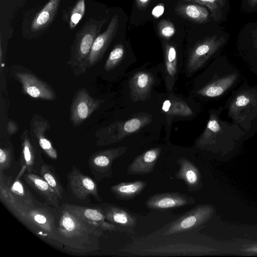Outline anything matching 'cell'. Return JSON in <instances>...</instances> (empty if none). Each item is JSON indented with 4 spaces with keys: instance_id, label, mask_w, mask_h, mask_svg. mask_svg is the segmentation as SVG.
<instances>
[{
    "instance_id": "1",
    "label": "cell",
    "mask_w": 257,
    "mask_h": 257,
    "mask_svg": "<svg viewBox=\"0 0 257 257\" xmlns=\"http://www.w3.org/2000/svg\"><path fill=\"white\" fill-rule=\"evenodd\" d=\"M198 231L164 235L157 231L137 239L120 250L135 256H199L215 253L217 250L203 243Z\"/></svg>"
},
{
    "instance_id": "2",
    "label": "cell",
    "mask_w": 257,
    "mask_h": 257,
    "mask_svg": "<svg viewBox=\"0 0 257 257\" xmlns=\"http://www.w3.org/2000/svg\"><path fill=\"white\" fill-rule=\"evenodd\" d=\"M104 231L94 227L62 205L58 209L57 238L62 249L85 254L99 249Z\"/></svg>"
},
{
    "instance_id": "3",
    "label": "cell",
    "mask_w": 257,
    "mask_h": 257,
    "mask_svg": "<svg viewBox=\"0 0 257 257\" xmlns=\"http://www.w3.org/2000/svg\"><path fill=\"white\" fill-rule=\"evenodd\" d=\"M8 210L41 240L62 249L57 238L58 209L39 203L33 207L17 206Z\"/></svg>"
},
{
    "instance_id": "4",
    "label": "cell",
    "mask_w": 257,
    "mask_h": 257,
    "mask_svg": "<svg viewBox=\"0 0 257 257\" xmlns=\"http://www.w3.org/2000/svg\"><path fill=\"white\" fill-rule=\"evenodd\" d=\"M107 21V19L90 18L76 34L68 61L75 75H81L88 69V58L92 44Z\"/></svg>"
},
{
    "instance_id": "5",
    "label": "cell",
    "mask_w": 257,
    "mask_h": 257,
    "mask_svg": "<svg viewBox=\"0 0 257 257\" xmlns=\"http://www.w3.org/2000/svg\"><path fill=\"white\" fill-rule=\"evenodd\" d=\"M26 171V168L21 167L16 177L0 171V200L7 209L15 206L33 207L39 203L21 180Z\"/></svg>"
},
{
    "instance_id": "6",
    "label": "cell",
    "mask_w": 257,
    "mask_h": 257,
    "mask_svg": "<svg viewBox=\"0 0 257 257\" xmlns=\"http://www.w3.org/2000/svg\"><path fill=\"white\" fill-rule=\"evenodd\" d=\"M214 212L215 208L211 204L197 205L157 231L164 235L198 231L211 219Z\"/></svg>"
},
{
    "instance_id": "7",
    "label": "cell",
    "mask_w": 257,
    "mask_h": 257,
    "mask_svg": "<svg viewBox=\"0 0 257 257\" xmlns=\"http://www.w3.org/2000/svg\"><path fill=\"white\" fill-rule=\"evenodd\" d=\"M224 41L222 37L213 36L196 43L189 52L186 59L185 64L186 75L191 76L202 68Z\"/></svg>"
},
{
    "instance_id": "8",
    "label": "cell",
    "mask_w": 257,
    "mask_h": 257,
    "mask_svg": "<svg viewBox=\"0 0 257 257\" xmlns=\"http://www.w3.org/2000/svg\"><path fill=\"white\" fill-rule=\"evenodd\" d=\"M125 147H119L96 152L90 155L88 165L94 179L101 181L112 176V163L126 151Z\"/></svg>"
},
{
    "instance_id": "9",
    "label": "cell",
    "mask_w": 257,
    "mask_h": 257,
    "mask_svg": "<svg viewBox=\"0 0 257 257\" xmlns=\"http://www.w3.org/2000/svg\"><path fill=\"white\" fill-rule=\"evenodd\" d=\"M67 178L68 187L77 199L84 200L92 196L98 202L102 201L96 182L83 174L77 166H72Z\"/></svg>"
},
{
    "instance_id": "10",
    "label": "cell",
    "mask_w": 257,
    "mask_h": 257,
    "mask_svg": "<svg viewBox=\"0 0 257 257\" xmlns=\"http://www.w3.org/2000/svg\"><path fill=\"white\" fill-rule=\"evenodd\" d=\"M103 102L92 97L84 88L78 89L73 97L70 108V120L74 126H78L97 109Z\"/></svg>"
},
{
    "instance_id": "11",
    "label": "cell",
    "mask_w": 257,
    "mask_h": 257,
    "mask_svg": "<svg viewBox=\"0 0 257 257\" xmlns=\"http://www.w3.org/2000/svg\"><path fill=\"white\" fill-rule=\"evenodd\" d=\"M15 75L22 85L23 92L32 98L48 100L56 98L53 88L34 74L26 71H19L16 72Z\"/></svg>"
},
{
    "instance_id": "12",
    "label": "cell",
    "mask_w": 257,
    "mask_h": 257,
    "mask_svg": "<svg viewBox=\"0 0 257 257\" xmlns=\"http://www.w3.org/2000/svg\"><path fill=\"white\" fill-rule=\"evenodd\" d=\"M21 152L20 154L21 167H25L27 172H39L41 166L45 163L42 159L41 151L36 145L35 140L31 137L28 131L25 130L21 136Z\"/></svg>"
},
{
    "instance_id": "13",
    "label": "cell",
    "mask_w": 257,
    "mask_h": 257,
    "mask_svg": "<svg viewBox=\"0 0 257 257\" xmlns=\"http://www.w3.org/2000/svg\"><path fill=\"white\" fill-rule=\"evenodd\" d=\"M195 203V199L180 192L156 193L149 197L145 206L149 209L167 210L190 205Z\"/></svg>"
},
{
    "instance_id": "14",
    "label": "cell",
    "mask_w": 257,
    "mask_h": 257,
    "mask_svg": "<svg viewBox=\"0 0 257 257\" xmlns=\"http://www.w3.org/2000/svg\"><path fill=\"white\" fill-rule=\"evenodd\" d=\"M89 225L97 229L105 231H119L114 225L108 222L98 206L89 207L78 205L65 203L62 205Z\"/></svg>"
},
{
    "instance_id": "15",
    "label": "cell",
    "mask_w": 257,
    "mask_h": 257,
    "mask_svg": "<svg viewBox=\"0 0 257 257\" xmlns=\"http://www.w3.org/2000/svg\"><path fill=\"white\" fill-rule=\"evenodd\" d=\"M118 24V16L117 15H115L112 18L106 29L97 36L93 42L89 55L88 69L94 66L101 60L117 33Z\"/></svg>"
},
{
    "instance_id": "16",
    "label": "cell",
    "mask_w": 257,
    "mask_h": 257,
    "mask_svg": "<svg viewBox=\"0 0 257 257\" xmlns=\"http://www.w3.org/2000/svg\"><path fill=\"white\" fill-rule=\"evenodd\" d=\"M163 78L167 90L172 92L178 79L181 64L179 53L174 44L165 43L163 45Z\"/></svg>"
},
{
    "instance_id": "17",
    "label": "cell",
    "mask_w": 257,
    "mask_h": 257,
    "mask_svg": "<svg viewBox=\"0 0 257 257\" xmlns=\"http://www.w3.org/2000/svg\"><path fill=\"white\" fill-rule=\"evenodd\" d=\"M101 208L106 219L120 231L132 233L137 225V219L127 210L114 204L102 203Z\"/></svg>"
},
{
    "instance_id": "18",
    "label": "cell",
    "mask_w": 257,
    "mask_h": 257,
    "mask_svg": "<svg viewBox=\"0 0 257 257\" xmlns=\"http://www.w3.org/2000/svg\"><path fill=\"white\" fill-rule=\"evenodd\" d=\"M179 166L175 177L183 180L190 192H197L203 187L201 175L198 168L189 159L181 157L177 160Z\"/></svg>"
},
{
    "instance_id": "19",
    "label": "cell",
    "mask_w": 257,
    "mask_h": 257,
    "mask_svg": "<svg viewBox=\"0 0 257 257\" xmlns=\"http://www.w3.org/2000/svg\"><path fill=\"white\" fill-rule=\"evenodd\" d=\"M30 125V134L38 144L40 148L48 157L52 160H57V151L45 136V132L50 126L49 122L41 116L36 114L32 119Z\"/></svg>"
},
{
    "instance_id": "20",
    "label": "cell",
    "mask_w": 257,
    "mask_h": 257,
    "mask_svg": "<svg viewBox=\"0 0 257 257\" xmlns=\"http://www.w3.org/2000/svg\"><path fill=\"white\" fill-rule=\"evenodd\" d=\"M162 152L161 148H152L137 156L128 166L126 174L144 175L152 173Z\"/></svg>"
},
{
    "instance_id": "21",
    "label": "cell",
    "mask_w": 257,
    "mask_h": 257,
    "mask_svg": "<svg viewBox=\"0 0 257 257\" xmlns=\"http://www.w3.org/2000/svg\"><path fill=\"white\" fill-rule=\"evenodd\" d=\"M23 177L25 182L45 199L47 205L57 209L60 208L59 199L56 192L40 175L27 172Z\"/></svg>"
},
{
    "instance_id": "22",
    "label": "cell",
    "mask_w": 257,
    "mask_h": 257,
    "mask_svg": "<svg viewBox=\"0 0 257 257\" xmlns=\"http://www.w3.org/2000/svg\"><path fill=\"white\" fill-rule=\"evenodd\" d=\"M155 83L153 75L147 71L135 73L130 81L131 93L135 100L146 98Z\"/></svg>"
},
{
    "instance_id": "23",
    "label": "cell",
    "mask_w": 257,
    "mask_h": 257,
    "mask_svg": "<svg viewBox=\"0 0 257 257\" xmlns=\"http://www.w3.org/2000/svg\"><path fill=\"white\" fill-rule=\"evenodd\" d=\"M175 11L177 15L192 23L203 24L209 21L208 10L196 3L178 5Z\"/></svg>"
},
{
    "instance_id": "24",
    "label": "cell",
    "mask_w": 257,
    "mask_h": 257,
    "mask_svg": "<svg viewBox=\"0 0 257 257\" xmlns=\"http://www.w3.org/2000/svg\"><path fill=\"white\" fill-rule=\"evenodd\" d=\"M147 184L146 181L143 180L120 182L111 186L110 190L117 199L127 200L139 195Z\"/></svg>"
},
{
    "instance_id": "25",
    "label": "cell",
    "mask_w": 257,
    "mask_h": 257,
    "mask_svg": "<svg viewBox=\"0 0 257 257\" xmlns=\"http://www.w3.org/2000/svg\"><path fill=\"white\" fill-rule=\"evenodd\" d=\"M237 75L235 73L216 79L203 86L196 91V93L206 97H215L222 95L233 84Z\"/></svg>"
},
{
    "instance_id": "26",
    "label": "cell",
    "mask_w": 257,
    "mask_h": 257,
    "mask_svg": "<svg viewBox=\"0 0 257 257\" xmlns=\"http://www.w3.org/2000/svg\"><path fill=\"white\" fill-rule=\"evenodd\" d=\"M61 0H50L37 14L31 24L33 31L41 30L46 27L53 20Z\"/></svg>"
},
{
    "instance_id": "27",
    "label": "cell",
    "mask_w": 257,
    "mask_h": 257,
    "mask_svg": "<svg viewBox=\"0 0 257 257\" xmlns=\"http://www.w3.org/2000/svg\"><path fill=\"white\" fill-rule=\"evenodd\" d=\"M39 173L40 175L54 190L58 198L62 200L63 198L64 190L55 168L52 165L44 163L41 166Z\"/></svg>"
},
{
    "instance_id": "28",
    "label": "cell",
    "mask_w": 257,
    "mask_h": 257,
    "mask_svg": "<svg viewBox=\"0 0 257 257\" xmlns=\"http://www.w3.org/2000/svg\"><path fill=\"white\" fill-rule=\"evenodd\" d=\"M163 110L168 115L175 116H188L193 114L192 110L187 103L178 99H167L163 103Z\"/></svg>"
},
{
    "instance_id": "29",
    "label": "cell",
    "mask_w": 257,
    "mask_h": 257,
    "mask_svg": "<svg viewBox=\"0 0 257 257\" xmlns=\"http://www.w3.org/2000/svg\"><path fill=\"white\" fill-rule=\"evenodd\" d=\"M220 126L216 117L211 115L206 130L197 141L198 147L203 149L213 144L217 135L221 130Z\"/></svg>"
},
{
    "instance_id": "30",
    "label": "cell",
    "mask_w": 257,
    "mask_h": 257,
    "mask_svg": "<svg viewBox=\"0 0 257 257\" xmlns=\"http://www.w3.org/2000/svg\"><path fill=\"white\" fill-rule=\"evenodd\" d=\"M125 55V49L122 44H118L110 52L104 65L106 71L116 68L120 63Z\"/></svg>"
},
{
    "instance_id": "31",
    "label": "cell",
    "mask_w": 257,
    "mask_h": 257,
    "mask_svg": "<svg viewBox=\"0 0 257 257\" xmlns=\"http://www.w3.org/2000/svg\"><path fill=\"white\" fill-rule=\"evenodd\" d=\"M14 161L13 146L11 143H2L0 148V171L9 169Z\"/></svg>"
},
{
    "instance_id": "32",
    "label": "cell",
    "mask_w": 257,
    "mask_h": 257,
    "mask_svg": "<svg viewBox=\"0 0 257 257\" xmlns=\"http://www.w3.org/2000/svg\"><path fill=\"white\" fill-rule=\"evenodd\" d=\"M205 6L209 10L212 18L215 21L221 17V9L225 4L224 0H181Z\"/></svg>"
},
{
    "instance_id": "33",
    "label": "cell",
    "mask_w": 257,
    "mask_h": 257,
    "mask_svg": "<svg viewBox=\"0 0 257 257\" xmlns=\"http://www.w3.org/2000/svg\"><path fill=\"white\" fill-rule=\"evenodd\" d=\"M85 0H78L73 8L70 15L69 25L71 29H74L85 14Z\"/></svg>"
},
{
    "instance_id": "34",
    "label": "cell",
    "mask_w": 257,
    "mask_h": 257,
    "mask_svg": "<svg viewBox=\"0 0 257 257\" xmlns=\"http://www.w3.org/2000/svg\"><path fill=\"white\" fill-rule=\"evenodd\" d=\"M157 30L160 37L165 40L171 38L176 33L174 24L167 20H162L157 25Z\"/></svg>"
},
{
    "instance_id": "35",
    "label": "cell",
    "mask_w": 257,
    "mask_h": 257,
    "mask_svg": "<svg viewBox=\"0 0 257 257\" xmlns=\"http://www.w3.org/2000/svg\"><path fill=\"white\" fill-rule=\"evenodd\" d=\"M144 124L143 120L139 117L127 120L123 126V135L132 134L138 131Z\"/></svg>"
},
{
    "instance_id": "36",
    "label": "cell",
    "mask_w": 257,
    "mask_h": 257,
    "mask_svg": "<svg viewBox=\"0 0 257 257\" xmlns=\"http://www.w3.org/2000/svg\"><path fill=\"white\" fill-rule=\"evenodd\" d=\"M240 250L245 254L257 255V241L243 245Z\"/></svg>"
},
{
    "instance_id": "37",
    "label": "cell",
    "mask_w": 257,
    "mask_h": 257,
    "mask_svg": "<svg viewBox=\"0 0 257 257\" xmlns=\"http://www.w3.org/2000/svg\"><path fill=\"white\" fill-rule=\"evenodd\" d=\"M164 6L162 4H159L157 5L154 8L152 11V15L153 16L156 18H158L160 17L164 13Z\"/></svg>"
},
{
    "instance_id": "38",
    "label": "cell",
    "mask_w": 257,
    "mask_h": 257,
    "mask_svg": "<svg viewBox=\"0 0 257 257\" xmlns=\"http://www.w3.org/2000/svg\"><path fill=\"white\" fill-rule=\"evenodd\" d=\"M151 0H136L137 8L140 10H144L149 5Z\"/></svg>"
},
{
    "instance_id": "39",
    "label": "cell",
    "mask_w": 257,
    "mask_h": 257,
    "mask_svg": "<svg viewBox=\"0 0 257 257\" xmlns=\"http://www.w3.org/2000/svg\"><path fill=\"white\" fill-rule=\"evenodd\" d=\"M17 123L13 121H10L8 124L7 130L9 134L11 135L14 134L18 130Z\"/></svg>"
},
{
    "instance_id": "40",
    "label": "cell",
    "mask_w": 257,
    "mask_h": 257,
    "mask_svg": "<svg viewBox=\"0 0 257 257\" xmlns=\"http://www.w3.org/2000/svg\"><path fill=\"white\" fill-rule=\"evenodd\" d=\"M247 3L250 7H254L257 5V0H247Z\"/></svg>"
}]
</instances>
